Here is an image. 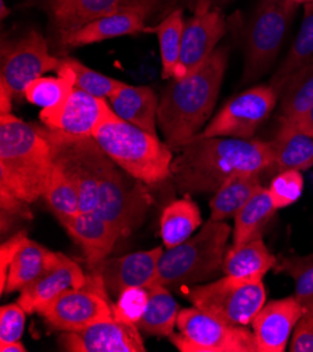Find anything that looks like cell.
<instances>
[{"instance_id": "b9f144b4", "label": "cell", "mask_w": 313, "mask_h": 352, "mask_svg": "<svg viewBox=\"0 0 313 352\" xmlns=\"http://www.w3.org/2000/svg\"><path fill=\"white\" fill-rule=\"evenodd\" d=\"M291 352H313V311L305 310L290 342Z\"/></svg>"}, {"instance_id": "f546056e", "label": "cell", "mask_w": 313, "mask_h": 352, "mask_svg": "<svg viewBox=\"0 0 313 352\" xmlns=\"http://www.w3.org/2000/svg\"><path fill=\"white\" fill-rule=\"evenodd\" d=\"M179 313L180 306L169 289L160 284H151L149 303L138 329L152 336L170 337L177 326Z\"/></svg>"}, {"instance_id": "9c48e42d", "label": "cell", "mask_w": 313, "mask_h": 352, "mask_svg": "<svg viewBox=\"0 0 313 352\" xmlns=\"http://www.w3.org/2000/svg\"><path fill=\"white\" fill-rule=\"evenodd\" d=\"M153 204L147 184L136 180L116 163L104 173L98 186L96 212L121 237H128L142 225Z\"/></svg>"}, {"instance_id": "d4e9b609", "label": "cell", "mask_w": 313, "mask_h": 352, "mask_svg": "<svg viewBox=\"0 0 313 352\" xmlns=\"http://www.w3.org/2000/svg\"><path fill=\"white\" fill-rule=\"evenodd\" d=\"M58 253L28 239L10 264L5 294L21 292L51 267Z\"/></svg>"}, {"instance_id": "9a60e30c", "label": "cell", "mask_w": 313, "mask_h": 352, "mask_svg": "<svg viewBox=\"0 0 313 352\" xmlns=\"http://www.w3.org/2000/svg\"><path fill=\"white\" fill-rule=\"evenodd\" d=\"M226 32V21L219 9L198 3L194 14L186 21L180 62L173 79H183L199 69L214 51Z\"/></svg>"}, {"instance_id": "c3c4849f", "label": "cell", "mask_w": 313, "mask_h": 352, "mask_svg": "<svg viewBox=\"0 0 313 352\" xmlns=\"http://www.w3.org/2000/svg\"><path fill=\"white\" fill-rule=\"evenodd\" d=\"M305 310H310V311H313V303H312V305H310V306H309V307H306V309H305Z\"/></svg>"}, {"instance_id": "52a82bcc", "label": "cell", "mask_w": 313, "mask_h": 352, "mask_svg": "<svg viewBox=\"0 0 313 352\" xmlns=\"http://www.w3.org/2000/svg\"><path fill=\"white\" fill-rule=\"evenodd\" d=\"M182 292L197 309L226 324L241 327L252 324L267 299L263 279L229 275L205 285L182 287Z\"/></svg>"}, {"instance_id": "7c38bea8", "label": "cell", "mask_w": 313, "mask_h": 352, "mask_svg": "<svg viewBox=\"0 0 313 352\" xmlns=\"http://www.w3.org/2000/svg\"><path fill=\"white\" fill-rule=\"evenodd\" d=\"M61 65L62 58H56L50 52L44 35L31 30L21 37L3 44L0 85L12 93L13 98H20L24 97L30 83L51 70H58Z\"/></svg>"}, {"instance_id": "8fae6325", "label": "cell", "mask_w": 313, "mask_h": 352, "mask_svg": "<svg viewBox=\"0 0 313 352\" xmlns=\"http://www.w3.org/2000/svg\"><path fill=\"white\" fill-rule=\"evenodd\" d=\"M177 329L169 338L182 352H259L248 327L226 324L195 306L180 310Z\"/></svg>"}, {"instance_id": "d6986e66", "label": "cell", "mask_w": 313, "mask_h": 352, "mask_svg": "<svg viewBox=\"0 0 313 352\" xmlns=\"http://www.w3.org/2000/svg\"><path fill=\"white\" fill-rule=\"evenodd\" d=\"M305 307L294 296L266 303L252 322L259 352H284Z\"/></svg>"}, {"instance_id": "f35d334b", "label": "cell", "mask_w": 313, "mask_h": 352, "mask_svg": "<svg viewBox=\"0 0 313 352\" xmlns=\"http://www.w3.org/2000/svg\"><path fill=\"white\" fill-rule=\"evenodd\" d=\"M268 192L277 209L295 204L303 192V175L299 170L280 171L271 180Z\"/></svg>"}, {"instance_id": "d6a6232c", "label": "cell", "mask_w": 313, "mask_h": 352, "mask_svg": "<svg viewBox=\"0 0 313 352\" xmlns=\"http://www.w3.org/2000/svg\"><path fill=\"white\" fill-rule=\"evenodd\" d=\"M280 120H294L313 107V60L301 67L280 91Z\"/></svg>"}, {"instance_id": "4316f807", "label": "cell", "mask_w": 313, "mask_h": 352, "mask_svg": "<svg viewBox=\"0 0 313 352\" xmlns=\"http://www.w3.org/2000/svg\"><path fill=\"white\" fill-rule=\"evenodd\" d=\"M201 223V210L190 194L170 202L160 217V236L166 249L176 248L188 240Z\"/></svg>"}, {"instance_id": "7a4b0ae2", "label": "cell", "mask_w": 313, "mask_h": 352, "mask_svg": "<svg viewBox=\"0 0 313 352\" xmlns=\"http://www.w3.org/2000/svg\"><path fill=\"white\" fill-rule=\"evenodd\" d=\"M228 48L218 47L199 69L183 79H170L158 111V125L171 151L195 138L211 118L228 67Z\"/></svg>"}, {"instance_id": "ffe728a7", "label": "cell", "mask_w": 313, "mask_h": 352, "mask_svg": "<svg viewBox=\"0 0 313 352\" xmlns=\"http://www.w3.org/2000/svg\"><path fill=\"white\" fill-rule=\"evenodd\" d=\"M162 253V248H155L117 258L107 257L90 265L89 270L102 278L109 294L118 295L127 288L151 285L156 276Z\"/></svg>"}, {"instance_id": "5b68a950", "label": "cell", "mask_w": 313, "mask_h": 352, "mask_svg": "<svg viewBox=\"0 0 313 352\" xmlns=\"http://www.w3.org/2000/svg\"><path fill=\"white\" fill-rule=\"evenodd\" d=\"M230 233L226 222L210 219L194 237L163 250L152 284L173 288L197 285L210 279L222 270Z\"/></svg>"}, {"instance_id": "8992f818", "label": "cell", "mask_w": 313, "mask_h": 352, "mask_svg": "<svg viewBox=\"0 0 313 352\" xmlns=\"http://www.w3.org/2000/svg\"><path fill=\"white\" fill-rule=\"evenodd\" d=\"M298 8L294 0H260L245 32L243 85L259 80L272 67Z\"/></svg>"}, {"instance_id": "ab89813d", "label": "cell", "mask_w": 313, "mask_h": 352, "mask_svg": "<svg viewBox=\"0 0 313 352\" xmlns=\"http://www.w3.org/2000/svg\"><path fill=\"white\" fill-rule=\"evenodd\" d=\"M27 311L21 305H5L0 309V344L21 341Z\"/></svg>"}, {"instance_id": "f6af8a7d", "label": "cell", "mask_w": 313, "mask_h": 352, "mask_svg": "<svg viewBox=\"0 0 313 352\" xmlns=\"http://www.w3.org/2000/svg\"><path fill=\"white\" fill-rule=\"evenodd\" d=\"M0 351L2 352H25L27 349L21 341H13V342L0 344Z\"/></svg>"}, {"instance_id": "484cf974", "label": "cell", "mask_w": 313, "mask_h": 352, "mask_svg": "<svg viewBox=\"0 0 313 352\" xmlns=\"http://www.w3.org/2000/svg\"><path fill=\"white\" fill-rule=\"evenodd\" d=\"M275 159V167L285 170H307L313 166V136L280 124L275 138L270 140Z\"/></svg>"}, {"instance_id": "6da1fadb", "label": "cell", "mask_w": 313, "mask_h": 352, "mask_svg": "<svg viewBox=\"0 0 313 352\" xmlns=\"http://www.w3.org/2000/svg\"><path fill=\"white\" fill-rule=\"evenodd\" d=\"M275 167L270 140L197 135L177 151L171 177L186 194H215L239 174H263Z\"/></svg>"}, {"instance_id": "603a6c76", "label": "cell", "mask_w": 313, "mask_h": 352, "mask_svg": "<svg viewBox=\"0 0 313 352\" xmlns=\"http://www.w3.org/2000/svg\"><path fill=\"white\" fill-rule=\"evenodd\" d=\"M114 113L124 121L158 135L159 100L148 86H129L125 82L107 98Z\"/></svg>"}, {"instance_id": "4dcf8cb0", "label": "cell", "mask_w": 313, "mask_h": 352, "mask_svg": "<svg viewBox=\"0 0 313 352\" xmlns=\"http://www.w3.org/2000/svg\"><path fill=\"white\" fill-rule=\"evenodd\" d=\"M313 60V5L303 6V19L298 35L281 66L275 70L270 86L280 96L285 82L305 65Z\"/></svg>"}, {"instance_id": "e0dca14e", "label": "cell", "mask_w": 313, "mask_h": 352, "mask_svg": "<svg viewBox=\"0 0 313 352\" xmlns=\"http://www.w3.org/2000/svg\"><path fill=\"white\" fill-rule=\"evenodd\" d=\"M59 345L66 352H145L144 338L136 326L111 319L79 331H63Z\"/></svg>"}, {"instance_id": "277c9868", "label": "cell", "mask_w": 313, "mask_h": 352, "mask_svg": "<svg viewBox=\"0 0 313 352\" xmlns=\"http://www.w3.org/2000/svg\"><path fill=\"white\" fill-rule=\"evenodd\" d=\"M93 138L118 167L147 186H156L171 177L173 151L158 135L117 116L101 124Z\"/></svg>"}, {"instance_id": "7bdbcfd3", "label": "cell", "mask_w": 313, "mask_h": 352, "mask_svg": "<svg viewBox=\"0 0 313 352\" xmlns=\"http://www.w3.org/2000/svg\"><path fill=\"white\" fill-rule=\"evenodd\" d=\"M280 124L290 125L295 129H299L310 136H313V107L306 111L303 116L294 118V120H280Z\"/></svg>"}, {"instance_id": "60d3db41", "label": "cell", "mask_w": 313, "mask_h": 352, "mask_svg": "<svg viewBox=\"0 0 313 352\" xmlns=\"http://www.w3.org/2000/svg\"><path fill=\"white\" fill-rule=\"evenodd\" d=\"M27 240H28L27 232L21 230L0 245V292L2 294H5V289H6L10 264Z\"/></svg>"}, {"instance_id": "74e56055", "label": "cell", "mask_w": 313, "mask_h": 352, "mask_svg": "<svg viewBox=\"0 0 313 352\" xmlns=\"http://www.w3.org/2000/svg\"><path fill=\"white\" fill-rule=\"evenodd\" d=\"M151 295V285L132 287L120 292L117 302L113 303V316L116 320L138 327L147 311Z\"/></svg>"}, {"instance_id": "836d02e7", "label": "cell", "mask_w": 313, "mask_h": 352, "mask_svg": "<svg viewBox=\"0 0 313 352\" xmlns=\"http://www.w3.org/2000/svg\"><path fill=\"white\" fill-rule=\"evenodd\" d=\"M58 76H43L30 83L24 91L28 102L39 105L41 110L54 109L62 104L75 89V75L62 58V65L56 70Z\"/></svg>"}, {"instance_id": "2e32d148", "label": "cell", "mask_w": 313, "mask_h": 352, "mask_svg": "<svg viewBox=\"0 0 313 352\" xmlns=\"http://www.w3.org/2000/svg\"><path fill=\"white\" fill-rule=\"evenodd\" d=\"M160 12L156 6H131L101 16L58 40L62 50H74L96 43L148 32V20Z\"/></svg>"}, {"instance_id": "44dd1931", "label": "cell", "mask_w": 313, "mask_h": 352, "mask_svg": "<svg viewBox=\"0 0 313 352\" xmlns=\"http://www.w3.org/2000/svg\"><path fill=\"white\" fill-rule=\"evenodd\" d=\"M86 278L87 275L76 261L58 253L56 260L36 283L20 292L19 303L27 314L39 313L63 292L82 287L86 283Z\"/></svg>"}, {"instance_id": "ba28073f", "label": "cell", "mask_w": 313, "mask_h": 352, "mask_svg": "<svg viewBox=\"0 0 313 352\" xmlns=\"http://www.w3.org/2000/svg\"><path fill=\"white\" fill-rule=\"evenodd\" d=\"M44 132L50 140L54 163L63 170L79 191L80 212L96 210L100 182L114 162L93 136L65 135L47 126Z\"/></svg>"}, {"instance_id": "e575fe53", "label": "cell", "mask_w": 313, "mask_h": 352, "mask_svg": "<svg viewBox=\"0 0 313 352\" xmlns=\"http://www.w3.org/2000/svg\"><path fill=\"white\" fill-rule=\"evenodd\" d=\"M43 198L61 223L80 214L79 191L74 182L55 163Z\"/></svg>"}, {"instance_id": "4fadbf2b", "label": "cell", "mask_w": 313, "mask_h": 352, "mask_svg": "<svg viewBox=\"0 0 313 352\" xmlns=\"http://www.w3.org/2000/svg\"><path fill=\"white\" fill-rule=\"evenodd\" d=\"M280 100L270 85H259L232 97L199 132L202 136L252 139Z\"/></svg>"}, {"instance_id": "8d00e7d4", "label": "cell", "mask_w": 313, "mask_h": 352, "mask_svg": "<svg viewBox=\"0 0 313 352\" xmlns=\"http://www.w3.org/2000/svg\"><path fill=\"white\" fill-rule=\"evenodd\" d=\"M63 62L72 69L75 75V89L83 90L96 97L109 98L124 82L102 75L97 70L83 65L78 59L63 58Z\"/></svg>"}, {"instance_id": "cb8c5ba5", "label": "cell", "mask_w": 313, "mask_h": 352, "mask_svg": "<svg viewBox=\"0 0 313 352\" xmlns=\"http://www.w3.org/2000/svg\"><path fill=\"white\" fill-rule=\"evenodd\" d=\"M277 258L270 253L261 237L253 239L232 249L225 254L224 275L248 279H263L274 268Z\"/></svg>"}, {"instance_id": "7dc6e473", "label": "cell", "mask_w": 313, "mask_h": 352, "mask_svg": "<svg viewBox=\"0 0 313 352\" xmlns=\"http://www.w3.org/2000/svg\"><path fill=\"white\" fill-rule=\"evenodd\" d=\"M294 2L298 6H306V5H313V0H294Z\"/></svg>"}, {"instance_id": "ac0fdd59", "label": "cell", "mask_w": 313, "mask_h": 352, "mask_svg": "<svg viewBox=\"0 0 313 352\" xmlns=\"http://www.w3.org/2000/svg\"><path fill=\"white\" fill-rule=\"evenodd\" d=\"M51 28L62 38L79 27L124 8L156 6L167 8L169 0H43Z\"/></svg>"}, {"instance_id": "3957f363", "label": "cell", "mask_w": 313, "mask_h": 352, "mask_svg": "<svg viewBox=\"0 0 313 352\" xmlns=\"http://www.w3.org/2000/svg\"><path fill=\"white\" fill-rule=\"evenodd\" d=\"M52 167L44 126L0 116V192L31 205L43 197Z\"/></svg>"}, {"instance_id": "1f68e13d", "label": "cell", "mask_w": 313, "mask_h": 352, "mask_svg": "<svg viewBox=\"0 0 313 352\" xmlns=\"http://www.w3.org/2000/svg\"><path fill=\"white\" fill-rule=\"evenodd\" d=\"M184 17L182 9L171 10L158 25L148 28V32H155L159 40L160 59H162V78L166 80L173 79L176 67L180 62Z\"/></svg>"}, {"instance_id": "d590c367", "label": "cell", "mask_w": 313, "mask_h": 352, "mask_svg": "<svg viewBox=\"0 0 313 352\" xmlns=\"http://www.w3.org/2000/svg\"><path fill=\"white\" fill-rule=\"evenodd\" d=\"M275 272L294 279L295 298L306 309L313 303V253L302 257H287L275 264Z\"/></svg>"}, {"instance_id": "ee69618b", "label": "cell", "mask_w": 313, "mask_h": 352, "mask_svg": "<svg viewBox=\"0 0 313 352\" xmlns=\"http://www.w3.org/2000/svg\"><path fill=\"white\" fill-rule=\"evenodd\" d=\"M12 93L3 85H0V114L12 113Z\"/></svg>"}, {"instance_id": "83f0119b", "label": "cell", "mask_w": 313, "mask_h": 352, "mask_svg": "<svg viewBox=\"0 0 313 352\" xmlns=\"http://www.w3.org/2000/svg\"><path fill=\"white\" fill-rule=\"evenodd\" d=\"M261 174H239L228 180L213 197L210 202L213 221L225 222L235 219L239 210L263 187Z\"/></svg>"}, {"instance_id": "5bb4252c", "label": "cell", "mask_w": 313, "mask_h": 352, "mask_svg": "<svg viewBox=\"0 0 313 352\" xmlns=\"http://www.w3.org/2000/svg\"><path fill=\"white\" fill-rule=\"evenodd\" d=\"M117 117L107 98L74 89L67 98L54 109L41 110L40 120L48 129L72 135L93 136L101 124Z\"/></svg>"}, {"instance_id": "7402d4cb", "label": "cell", "mask_w": 313, "mask_h": 352, "mask_svg": "<svg viewBox=\"0 0 313 352\" xmlns=\"http://www.w3.org/2000/svg\"><path fill=\"white\" fill-rule=\"evenodd\" d=\"M85 253L87 267L107 258L121 236L96 210L80 212L78 217L61 223Z\"/></svg>"}, {"instance_id": "f1b7e54d", "label": "cell", "mask_w": 313, "mask_h": 352, "mask_svg": "<svg viewBox=\"0 0 313 352\" xmlns=\"http://www.w3.org/2000/svg\"><path fill=\"white\" fill-rule=\"evenodd\" d=\"M275 210L277 206L268 192V188L261 187L235 217L233 245L261 237Z\"/></svg>"}, {"instance_id": "30bf717a", "label": "cell", "mask_w": 313, "mask_h": 352, "mask_svg": "<svg viewBox=\"0 0 313 352\" xmlns=\"http://www.w3.org/2000/svg\"><path fill=\"white\" fill-rule=\"evenodd\" d=\"M39 314L52 330L62 333L79 331L114 319L110 294L102 278L96 272H89L82 287L63 292L44 306Z\"/></svg>"}, {"instance_id": "bcb514c9", "label": "cell", "mask_w": 313, "mask_h": 352, "mask_svg": "<svg viewBox=\"0 0 313 352\" xmlns=\"http://www.w3.org/2000/svg\"><path fill=\"white\" fill-rule=\"evenodd\" d=\"M230 2L232 0H194V6L198 3H202V5H208V6L221 10L222 8L228 6Z\"/></svg>"}]
</instances>
